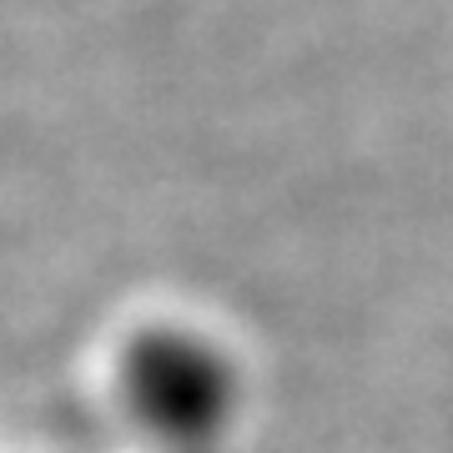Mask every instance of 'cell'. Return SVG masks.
Here are the masks:
<instances>
[{"label":"cell","instance_id":"1","mask_svg":"<svg viewBox=\"0 0 453 453\" xmlns=\"http://www.w3.org/2000/svg\"><path fill=\"white\" fill-rule=\"evenodd\" d=\"M116 408L157 453H217L247 403L237 353L181 318L131 327L111 368Z\"/></svg>","mask_w":453,"mask_h":453}]
</instances>
